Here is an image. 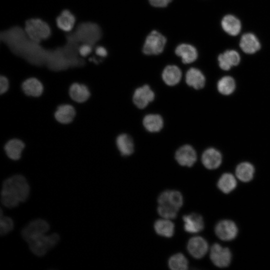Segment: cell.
Returning <instances> with one entry per match:
<instances>
[{
    "instance_id": "obj_1",
    "label": "cell",
    "mask_w": 270,
    "mask_h": 270,
    "mask_svg": "<svg viewBox=\"0 0 270 270\" xmlns=\"http://www.w3.org/2000/svg\"><path fill=\"white\" fill-rule=\"evenodd\" d=\"M30 190L29 185L24 176H13L3 182L1 192L2 202L6 208L16 207L28 198Z\"/></svg>"
},
{
    "instance_id": "obj_2",
    "label": "cell",
    "mask_w": 270,
    "mask_h": 270,
    "mask_svg": "<svg viewBox=\"0 0 270 270\" xmlns=\"http://www.w3.org/2000/svg\"><path fill=\"white\" fill-rule=\"evenodd\" d=\"M59 240V236L56 234L46 235V233H41L32 236L26 242L33 254L42 256L56 246Z\"/></svg>"
},
{
    "instance_id": "obj_3",
    "label": "cell",
    "mask_w": 270,
    "mask_h": 270,
    "mask_svg": "<svg viewBox=\"0 0 270 270\" xmlns=\"http://www.w3.org/2000/svg\"><path fill=\"white\" fill-rule=\"evenodd\" d=\"M24 30L30 40L38 44L48 39L51 35L49 25L40 18H30L26 20Z\"/></svg>"
},
{
    "instance_id": "obj_4",
    "label": "cell",
    "mask_w": 270,
    "mask_h": 270,
    "mask_svg": "<svg viewBox=\"0 0 270 270\" xmlns=\"http://www.w3.org/2000/svg\"><path fill=\"white\" fill-rule=\"evenodd\" d=\"M166 43V38L164 35L157 30H152L145 40L142 52L148 56L159 54L164 51Z\"/></svg>"
},
{
    "instance_id": "obj_5",
    "label": "cell",
    "mask_w": 270,
    "mask_h": 270,
    "mask_svg": "<svg viewBox=\"0 0 270 270\" xmlns=\"http://www.w3.org/2000/svg\"><path fill=\"white\" fill-rule=\"evenodd\" d=\"M102 35L100 28L93 23H84L80 25L74 38L83 43L94 45Z\"/></svg>"
},
{
    "instance_id": "obj_6",
    "label": "cell",
    "mask_w": 270,
    "mask_h": 270,
    "mask_svg": "<svg viewBox=\"0 0 270 270\" xmlns=\"http://www.w3.org/2000/svg\"><path fill=\"white\" fill-rule=\"evenodd\" d=\"M210 258L214 264L220 268L228 266L231 262L232 254L230 250L218 244L211 247Z\"/></svg>"
},
{
    "instance_id": "obj_7",
    "label": "cell",
    "mask_w": 270,
    "mask_h": 270,
    "mask_svg": "<svg viewBox=\"0 0 270 270\" xmlns=\"http://www.w3.org/2000/svg\"><path fill=\"white\" fill-rule=\"evenodd\" d=\"M238 228L234 222L230 220H223L217 224L215 232L219 238L228 241L234 239L238 234Z\"/></svg>"
},
{
    "instance_id": "obj_8",
    "label": "cell",
    "mask_w": 270,
    "mask_h": 270,
    "mask_svg": "<svg viewBox=\"0 0 270 270\" xmlns=\"http://www.w3.org/2000/svg\"><path fill=\"white\" fill-rule=\"evenodd\" d=\"M154 98V94L149 86L144 85L136 88L133 95V102L139 108H144Z\"/></svg>"
},
{
    "instance_id": "obj_9",
    "label": "cell",
    "mask_w": 270,
    "mask_h": 270,
    "mask_svg": "<svg viewBox=\"0 0 270 270\" xmlns=\"http://www.w3.org/2000/svg\"><path fill=\"white\" fill-rule=\"evenodd\" d=\"M175 158L182 166H192L196 160V154L190 146L186 144L180 147L176 152Z\"/></svg>"
},
{
    "instance_id": "obj_10",
    "label": "cell",
    "mask_w": 270,
    "mask_h": 270,
    "mask_svg": "<svg viewBox=\"0 0 270 270\" xmlns=\"http://www.w3.org/2000/svg\"><path fill=\"white\" fill-rule=\"evenodd\" d=\"M158 202L159 205L166 206L178 210L183 204V198L182 194L176 190H166L159 196Z\"/></svg>"
},
{
    "instance_id": "obj_11",
    "label": "cell",
    "mask_w": 270,
    "mask_h": 270,
    "mask_svg": "<svg viewBox=\"0 0 270 270\" xmlns=\"http://www.w3.org/2000/svg\"><path fill=\"white\" fill-rule=\"evenodd\" d=\"M48 224L44 220L38 219L28 223L22 231L24 239L26 241L32 236L40 233H46L49 230Z\"/></svg>"
},
{
    "instance_id": "obj_12",
    "label": "cell",
    "mask_w": 270,
    "mask_h": 270,
    "mask_svg": "<svg viewBox=\"0 0 270 270\" xmlns=\"http://www.w3.org/2000/svg\"><path fill=\"white\" fill-rule=\"evenodd\" d=\"M189 253L196 258H201L206 254L208 250L206 241L200 236L191 238L187 246Z\"/></svg>"
},
{
    "instance_id": "obj_13",
    "label": "cell",
    "mask_w": 270,
    "mask_h": 270,
    "mask_svg": "<svg viewBox=\"0 0 270 270\" xmlns=\"http://www.w3.org/2000/svg\"><path fill=\"white\" fill-rule=\"evenodd\" d=\"M202 161L206 168L209 170H214L220 166L222 162V156L217 150L209 148L203 152Z\"/></svg>"
},
{
    "instance_id": "obj_14",
    "label": "cell",
    "mask_w": 270,
    "mask_h": 270,
    "mask_svg": "<svg viewBox=\"0 0 270 270\" xmlns=\"http://www.w3.org/2000/svg\"><path fill=\"white\" fill-rule=\"evenodd\" d=\"M182 220L184 222V229L188 232L196 233L204 228L203 219L198 214H191L184 215L182 217Z\"/></svg>"
},
{
    "instance_id": "obj_15",
    "label": "cell",
    "mask_w": 270,
    "mask_h": 270,
    "mask_svg": "<svg viewBox=\"0 0 270 270\" xmlns=\"http://www.w3.org/2000/svg\"><path fill=\"white\" fill-rule=\"evenodd\" d=\"M175 53L181 58L184 64L193 62L198 58L196 49L193 46L188 44H182L178 46Z\"/></svg>"
},
{
    "instance_id": "obj_16",
    "label": "cell",
    "mask_w": 270,
    "mask_h": 270,
    "mask_svg": "<svg viewBox=\"0 0 270 270\" xmlns=\"http://www.w3.org/2000/svg\"><path fill=\"white\" fill-rule=\"evenodd\" d=\"M218 62L222 70H228L232 66H236L239 64L240 56L236 51L228 50L219 55Z\"/></svg>"
},
{
    "instance_id": "obj_17",
    "label": "cell",
    "mask_w": 270,
    "mask_h": 270,
    "mask_svg": "<svg viewBox=\"0 0 270 270\" xmlns=\"http://www.w3.org/2000/svg\"><path fill=\"white\" fill-rule=\"evenodd\" d=\"M186 81L189 86L198 90L204 86L206 80L204 75L200 70L192 68L186 73Z\"/></svg>"
},
{
    "instance_id": "obj_18",
    "label": "cell",
    "mask_w": 270,
    "mask_h": 270,
    "mask_svg": "<svg viewBox=\"0 0 270 270\" xmlns=\"http://www.w3.org/2000/svg\"><path fill=\"white\" fill-rule=\"evenodd\" d=\"M240 45L244 52L249 54L255 53L260 48V44L258 38L251 33H247L242 36Z\"/></svg>"
},
{
    "instance_id": "obj_19",
    "label": "cell",
    "mask_w": 270,
    "mask_h": 270,
    "mask_svg": "<svg viewBox=\"0 0 270 270\" xmlns=\"http://www.w3.org/2000/svg\"><path fill=\"white\" fill-rule=\"evenodd\" d=\"M180 68L175 65L166 66L162 71V78L168 86H173L178 84L182 78Z\"/></svg>"
},
{
    "instance_id": "obj_20",
    "label": "cell",
    "mask_w": 270,
    "mask_h": 270,
    "mask_svg": "<svg viewBox=\"0 0 270 270\" xmlns=\"http://www.w3.org/2000/svg\"><path fill=\"white\" fill-rule=\"evenodd\" d=\"M75 22L74 16L68 10H62L56 19L58 28L66 32H70L73 28Z\"/></svg>"
},
{
    "instance_id": "obj_21",
    "label": "cell",
    "mask_w": 270,
    "mask_h": 270,
    "mask_svg": "<svg viewBox=\"0 0 270 270\" xmlns=\"http://www.w3.org/2000/svg\"><path fill=\"white\" fill-rule=\"evenodd\" d=\"M75 115L74 108L69 104L59 106L54 114V116L57 121L63 124H68L72 122Z\"/></svg>"
},
{
    "instance_id": "obj_22",
    "label": "cell",
    "mask_w": 270,
    "mask_h": 270,
    "mask_svg": "<svg viewBox=\"0 0 270 270\" xmlns=\"http://www.w3.org/2000/svg\"><path fill=\"white\" fill-rule=\"evenodd\" d=\"M22 88L25 94L34 97L40 96L43 91L42 83L34 78L26 80L22 84Z\"/></svg>"
},
{
    "instance_id": "obj_23",
    "label": "cell",
    "mask_w": 270,
    "mask_h": 270,
    "mask_svg": "<svg viewBox=\"0 0 270 270\" xmlns=\"http://www.w3.org/2000/svg\"><path fill=\"white\" fill-rule=\"evenodd\" d=\"M118 150L122 155L130 156L134 150V145L132 138L128 134H122L119 135L116 140Z\"/></svg>"
},
{
    "instance_id": "obj_24",
    "label": "cell",
    "mask_w": 270,
    "mask_h": 270,
    "mask_svg": "<svg viewBox=\"0 0 270 270\" xmlns=\"http://www.w3.org/2000/svg\"><path fill=\"white\" fill-rule=\"evenodd\" d=\"M69 94L72 99L78 102L86 101L90 96V92L87 87L78 83H74L70 86Z\"/></svg>"
},
{
    "instance_id": "obj_25",
    "label": "cell",
    "mask_w": 270,
    "mask_h": 270,
    "mask_svg": "<svg viewBox=\"0 0 270 270\" xmlns=\"http://www.w3.org/2000/svg\"><path fill=\"white\" fill-rule=\"evenodd\" d=\"M222 26L226 32L232 36L238 34L241 29V24L239 20L230 14L222 18Z\"/></svg>"
},
{
    "instance_id": "obj_26",
    "label": "cell",
    "mask_w": 270,
    "mask_h": 270,
    "mask_svg": "<svg viewBox=\"0 0 270 270\" xmlns=\"http://www.w3.org/2000/svg\"><path fill=\"white\" fill-rule=\"evenodd\" d=\"M143 124L147 130L155 132L162 130L164 126V121L162 116L158 114H149L144 118Z\"/></svg>"
},
{
    "instance_id": "obj_27",
    "label": "cell",
    "mask_w": 270,
    "mask_h": 270,
    "mask_svg": "<svg viewBox=\"0 0 270 270\" xmlns=\"http://www.w3.org/2000/svg\"><path fill=\"white\" fill-rule=\"evenodd\" d=\"M24 146V144L21 140L12 139L6 143L4 150L8 158L13 160H18L20 157Z\"/></svg>"
},
{
    "instance_id": "obj_28",
    "label": "cell",
    "mask_w": 270,
    "mask_h": 270,
    "mask_svg": "<svg viewBox=\"0 0 270 270\" xmlns=\"http://www.w3.org/2000/svg\"><path fill=\"white\" fill-rule=\"evenodd\" d=\"M156 232L159 235L166 237H172L174 234V224L168 219L157 220L154 224Z\"/></svg>"
},
{
    "instance_id": "obj_29",
    "label": "cell",
    "mask_w": 270,
    "mask_h": 270,
    "mask_svg": "<svg viewBox=\"0 0 270 270\" xmlns=\"http://www.w3.org/2000/svg\"><path fill=\"white\" fill-rule=\"evenodd\" d=\"M254 172V168L250 163L243 162L236 167V174L237 178L243 182L251 180Z\"/></svg>"
},
{
    "instance_id": "obj_30",
    "label": "cell",
    "mask_w": 270,
    "mask_h": 270,
    "mask_svg": "<svg viewBox=\"0 0 270 270\" xmlns=\"http://www.w3.org/2000/svg\"><path fill=\"white\" fill-rule=\"evenodd\" d=\"M236 186V181L234 176L230 173L224 174L219 178L218 186L224 193L228 194Z\"/></svg>"
},
{
    "instance_id": "obj_31",
    "label": "cell",
    "mask_w": 270,
    "mask_h": 270,
    "mask_svg": "<svg viewBox=\"0 0 270 270\" xmlns=\"http://www.w3.org/2000/svg\"><path fill=\"white\" fill-rule=\"evenodd\" d=\"M217 88L218 92L222 94H230L235 90V81L231 76H224L218 80L217 84Z\"/></svg>"
},
{
    "instance_id": "obj_32",
    "label": "cell",
    "mask_w": 270,
    "mask_h": 270,
    "mask_svg": "<svg viewBox=\"0 0 270 270\" xmlns=\"http://www.w3.org/2000/svg\"><path fill=\"white\" fill-rule=\"evenodd\" d=\"M168 266L173 270H185L188 268V261L182 254H176L169 259Z\"/></svg>"
},
{
    "instance_id": "obj_33",
    "label": "cell",
    "mask_w": 270,
    "mask_h": 270,
    "mask_svg": "<svg viewBox=\"0 0 270 270\" xmlns=\"http://www.w3.org/2000/svg\"><path fill=\"white\" fill-rule=\"evenodd\" d=\"M14 228L12 220L8 216H3L1 212L0 218V233L5 235L12 230Z\"/></svg>"
},
{
    "instance_id": "obj_34",
    "label": "cell",
    "mask_w": 270,
    "mask_h": 270,
    "mask_svg": "<svg viewBox=\"0 0 270 270\" xmlns=\"http://www.w3.org/2000/svg\"><path fill=\"white\" fill-rule=\"evenodd\" d=\"M178 211V210L163 205H158V214L166 219L174 218L176 216Z\"/></svg>"
},
{
    "instance_id": "obj_35",
    "label": "cell",
    "mask_w": 270,
    "mask_h": 270,
    "mask_svg": "<svg viewBox=\"0 0 270 270\" xmlns=\"http://www.w3.org/2000/svg\"><path fill=\"white\" fill-rule=\"evenodd\" d=\"M92 46L88 44L83 43L78 47V51L82 56H86L92 52Z\"/></svg>"
},
{
    "instance_id": "obj_36",
    "label": "cell",
    "mask_w": 270,
    "mask_h": 270,
    "mask_svg": "<svg viewBox=\"0 0 270 270\" xmlns=\"http://www.w3.org/2000/svg\"><path fill=\"white\" fill-rule=\"evenodd\" d=\"M150 4L156 8H164L168 5L172 0H148Z\"/></svg>"
},
{
    "instance_id": "obj_37",
    "label": "cell",
    "mask_w": 270,
    "mask_h": 270,
    "mask_svg": "<svg viewBox=\"0 0 270 270\" xmlns=\"http://www.w3.org/2000/svg\"><path fill=\"white\" fill-rule=\"evenodd\" d=\"M8 88V81L4 76H1L0 78V93L1 94L5 93Z\"/></svg>"
},
{
    "instance_id": "obj_38",
    "label": "cell",
    "mask_w": 270,
    "mask_h": 270,
    "mask_svg": "<svg viewBox=\"0 0 270 270\" xmlns=\"http://www.w3.org/2000/svg\"><path fill=\"white\" fill-rule=\"evenodd\" d=\"M96 54L101 58H104L108 55V51L106 48L102 46H98L95 50Z\"/></svg>"
}]
</instances>
